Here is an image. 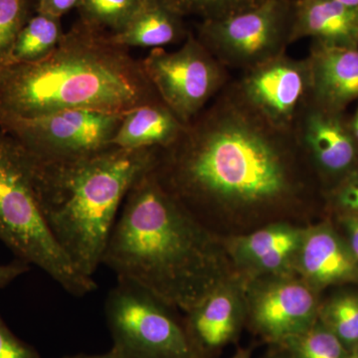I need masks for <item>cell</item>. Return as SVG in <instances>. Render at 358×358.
Returning a JSON list of instances; mask_svg holds the SVG:
<instances>
[{
    "label": "cell",
    "mask_w": 358,
    "mask_h": 358,
    "mask_svg": "<svg viewBox=\"0 0 358 358\" xmlns=\"http://www.w3.org/2000/svg\"><path fill=\"white\" fill-rule=\"evenodd\" d=\"M160 185L207 226L216 219L267 217L301 210L312 200L315 173L294 129L252 109L233 80L152 169Z\"/></svg>",
    "instance_id": "obj_1"
},
{
    "label": "cell",
    "mask_w": 358,
    "mask_h": 358,
    "mask_svg": "<svg viewBox=\"0 0 358 358\" xmlns=\"http://www.w3.org/2000/svg\"><path fill=\"white\" fill-rule=\"evenodd\" d=\"M102 265L185 313L240 275L222 242L160 185L152 169L129 188Z\"/></svg>",
    "instance_id": "obj_2"
},
{
    "label": "cell",
    "mask_w": 358,
    "mask_h": 358,
    "mask_svg": "<svg viewBox=\"0 0 358 358\" xmlns=\"http://www.w3.org/2000/svg\"><path fill=\"white\" fill-rule=\"evenodd\" d=\"M159 101L141 60L80 20L46 57L0 68V127L65 110L126 114Z\"/></svg>",
    "instance_id": "obj_3"
},
{
    "label": "cell",
    "mask_w": 358,
    "mask_h": 358,
    "mask_svg": "<svg viewBox=\"0 0 358 358\" xmlns=\"http://www.w3.org/2000/svg\"><path fill=\"white\" fill-rule=\"evenodd\" d=\"M154 150L110 147L71 159L29 155L47 226L78 272L93 278L129 188L152 169Z\"/></svg>",
    "instance_id": "obj_4"
},
{
    "label": "cell",
    "mask_w": 358,
    "mask_h": 358,
    "mask_svg": "<svg viewBox=\"0 0 358 358\" xmlns=\"http://www.w3.org/2000/svg\"><path fill=\"white\" fill-rule=\"evenodd\" d=\"M0 241L18 260L36 266L67 293L84 296L96 289L78 272L47 226L33 185L31 160L0 129Z\"/></svg>",
    "instance_id": "obj_5"
},
{
    "label": "cell",
    "mask_w": 358,
    "mask_h": 358,
    "mask_svg": "<svg viewBox=\"0 0 358 358\" xmlns=\"http://www.w3.org/2000/svg\"><path fill=\"white\" fill-rule=\"evenodd\" d=\"M176 308L117 278L106 299L113 348L121 358H200Z\"/></svg>",
    "instance_id": "obj_6"
},
{
    "label": "cell",
    "mask_w": 358,
    "mask_h": 358,
    "mask_svg": "<svg viewBox=\"0 0 358 358\" xmlns=\"http://www.w3.org/2000/svg\"><path fill=\"white\" fill-rule=\"evenodd\" d=\"M293 14L294 0H265L230 17L201 20L194 34L224 67L244 72L287 53Z\"/></svg>",
    "instance_id": "obj_7"
},
{
    "label": "cell",
    "mask_w": 358,
    "mask_h": 358,
    "mask_svg": "<svg viewBox=\"0 0 358 358\" xmlns=\"http://www.w3.org/2000/svg\"><path fill=\"white\" fill-rule=\"evenodd\" d=\"M141 64L162 102L183 124H189L231 81L229 70L190 30L178 50L152 49Z\"/></svg>",
    "instance_id": "obj_8"
},
{
    "label": "cell",
    "mask_w": 358,
    "mask_h": 358,
    "mask_svg": "<svg viewBox=\"0 0 358 358\" xmlns=\"http://www.w3.org/2000/svg\"><path fill=\"white\" fill-rule=\"evenodd\" d=\"M124 114L93 110H65L8 122L0 129L10 134L37 159H71L113 147Z\"/></svg>",
    "instance_id": "obj_9"
},
{
    "label": "cell",
    "mask_w": 358,
    "mask_h": 358,
    "mask_svg": "<svg viewBox=\"0 0 358 358\" xmlns=\"http://www.w3.org/2000/svg\"><path fill=\"white\" fill-rule=\"evenodd\" d=\"M317 293L294 275L246 279L250 329L270 345H279L307 331L319 317Z\"/></svg>",
    "instance_id": "obj_10"
},
{
    "label": "cell",
    "mask_w": 358,
    "mask_h": 358,
    "mask_svg": "<svg viewBox=\"0 0 358 358\" xmlns=\"http://www.w3.org/2000/svg\"><path fill=\"white\" fill-rule=\"evenodd\" d=\"M233 84L245 103L282 129H294L312 95L307 58L294 59L287 53L244 71Z\"/></svg>",
    "instance_id": "obj_11"
},
{
    "label": "cell",
    "mask_w": 358,
    "mask_h": 358,
    "mask_svg": "<svg viewBox=\"0 0 358 358\" xmlns=\"http://www.w3.org/2000/svg\"><path fill=\"white\" fill-rule=\"evenodd\" d=\"M301 150L317 178L338 185L358 166V143L343 113L308 103L294 127Z\"/></svg>",
    "instance_id": "obj_12"
},
{
    "label": "cell",
    "mask_w": 358,
    "mask_h": 358,
    "mask_svg": "<svg viewBox=\"0 0 358 358\" xmlns=\"http://www.w3.org/2000/svg\"><path fill=\"white\" fill-rule=\"evenodd\" d=\"M246 279L237 275L185 313L186 331L200 358H212L236 341L247 319Z\"/></svg>",
    "instance_id": "obj_13"
},
{
    "label": "cell",
    "mask_w": 358,
    "mask_h": 358,
    "mask_svg": "<svg viewBox=\"0 0 358 358\" xmlns=\"http://www.w3.org/2000/svg\"><path fill=\"white\" fill-rule=\"evenodd\" d=\"M303 230L287 223L271 224L234 238L226 248L246 279L294 275Z\"/></svg>",
    "instance_id": "obj_14"
},
{
    "label": "cell",
    "mask_w": 358,
    "mask_h": 358,
    "mask_svg": "<svg viewBox=\"0 0 358 358\" xmlns=\"http://www.w3.org/2000/svg\"><path fill=\"white\" fill-rule=\"evenodd\" d=\"M294 273L315 291L358 282V259L348 241L327 224L303 230Z\"/></svg>",
    "instance_id": "obj_15"
},
{
    "label": "cell",
    "mask_w": 358,
    "mask_h": 358,
    "mask_svg": "<svg viewBox=\"0 0 358 358\" xmlns=\"http://www.w3.org/2000/svg\"><path fill=\"white\" fill-rule=\"evenodd\" d=\"M306 58L312 78L310 103L343 113L358 100V47L327 46L313 41Z\"/></svg>",
    "instance_id": "obj_16"
},
{
    "label": "cell",
    "mask_w": 358,
    "mask_h": 358,
    "mask_svg": "<svg viewBox=\"0 0 358 358\" xmlns=\"http://www.w3.org/2000/svg\"><path fill=\"white\" fill-rule=\"evenodd\" d=\"M303 38L327 46L358 47V8L334 0H294L291 44Z\"/></svg>",
    "instance_id": "obj_17"
},
{
    "label": "cell",
    "mask_w": 358,
    "mask_h": 358,
    "mask_svg": "<svg viewBox=\"0 0 358 358\" xmlns=\"http://www.w3.org/2000/svg\"><path fill=\"white\" fill-rule=\"evenodd\" d=\"M185 124L162 101L129 110L112 140L122 150H160L178 140Z\"/></svg>",
    "instance_id": "obj_18"
},
{
    "label": "cell",
    "mask_w": 358,
    "mask_h": 358,
    "mask_svg": "<svg viewBox=\"0 0 358 358\" xmlns=\"http://www.w3.org/2000/svg\"><path fill=\"white\" fill-rule=\"evenodd\" d=\"M189 30L185 17L169 8L162 0L148 1L127 27L110 38L126 48H162L185 41Z\"/></svg>",
    "instance_id": "obj_19"
},
{
    "label": "cell",
    "mask_w": 358,
    "mask_h": 358,
    "mask_svg": "<svg viewBox=\"0 0 358 358\" xmlns=\"http://www.w3.org/2000/svg\"><path fill=\"white\" fill-rule=\"evenodd\" d=\"M64 33L61 18L35 13L18 34L0 68L41 60L55 49Z\"/></svg>",
    "instance_id": "obj_20"
},
{
    "label": "cell",
    "mask_w": 358,
    "mask_h": 358,
    "mask_svg": "<svg viewBox=\"0 0 358 358\" xmlns=\"http://www.w3.org/2000/svg\"><path fill=\"white\" fill-rule=\"evenodd\" d=\"M148 0H81L79 20L92 27L117 34L140 13Z\"/></svg>",
    "instance_id": "obj_21"
},
{
    "label": "cell",
    "mask_w": 358,
    "mask_h": 358,
    "mask_svg": "<svg viewBox=\"0 0 358 358\" xmlns=\"http://www.w3.org/2000/svg\"><path fill=\"white\" fill-rule=\"evenodd\" d=\"M317 320L352 350L358 348V294L343 292L320 306Z\"/></svg>",
    "instance_id": "obj_22"
},
{
    "label": "cell",
    "mask_w": 358,
    "mask_h": 358,
    "mask_svg": "<svg viewBox=\"0 0 358 358\" xmlns=\"http://www.w3.org/2000/svg\"><path fill=\"white\" fill-rule=\"evenodd\" d=\"M280 345L293 358H348L350 350L319 320L307 331L292 336Z\"/></svg>",
    "instance_id": "obj_23"
},
{
    "label": "cell",
    "mask_w": 358,
    "mask_h": 358,
    "mask_svg": "<svg viewBox=\"0 0 358 358\" xmlns=\"http://www.w3.org/2000/svg\"><path fill=\"white\" fill-rule=\"evenodd\" d=\"M179 15L199 16L201 20H222L244 13L265 0H162Z\"/></svg>",
    "instance_id": "obj_24"
},
{
    "label": "cell",
    "mask_w": 358,
    "mask_h": 358,
    "mask_svg": "<svg viewBox=\"0 0 358 358\" xmlns=\"http://www.w3.org/2000/svg\"><path fill=\"white\" fill-rule=\"evenodd\" d=\"M35 13L36 0H0V65Z\"/></svg>",
    "instance_id": "obj_25"
},
{
    "label": "cell",
    "mask_w": 358,
    "mask_h": 358,
    "mask_svg": "<svg viewBox=\"0 0 358 358\" xmlns=\"http://www.w3.org/2000/svg\"><path fill=\"white\" fill-rule=\"evenodd\" d=\"M334 204L350 216H358V166L334 185Z\"/></svg>",
    "instance_id": "obj_26"
},
{
    "label": "cell",
    "mask_w": 358,
    "mask_h": 358,
    "mask_svg": "<svg viewBox=\"0 0 358 358\" xmlns=\"http://www.w3.org/2000/svg\"><path fill=\"white\" fill-rule=\"evenodd\" d=\"M0 358H41L29 343L11 331L0 313Z\"/></svg>",
    "instance_id": "obj_27"
},
{
    "label": "cell",
    "mask_w": 358,
    "mask_h": 358,
    "mask_svg": "<svg viewBox=\"0 0 358 358\" xmlns=\"http://www.w3.org/2000/svg\"><path fill=\"white\" fill-rule=\"evenodd\" d=\"M81 0H36V13L62 18L72 9H77Z\"/></svg>",
    "instance_id": "obj_28"
},
{
    "label": "cell",
    "mask_w": 358,
    "mask_h": 358,
    "mask_svg": "<svg viewBox=\"0 0 358 358\" xmlns=\"http://www.w3.org/2000/svg\"><path fill=\"white\" fill-rule=\"evenodd\" d=\"M30 270L29 264L16 259L14 262L0 265V289L6 288L11 284L14 280L25 274Z\"/></svg>",
    "instance_id": "obj_29"
},
{
    "label": "cell",
    "mask_w": 358,
    "mask_h": 358,
    "mask_svg": "<svg viewBox=\"0 0 358 358\" xmlns=\"http://www.w3.org/2000/svg\"><path fill=\"white\" fill-rule=\"evenodd\" d=\"M343 222H345L346 235H348L346 241L358 259V216L348 215Z\"/></svg>",
    "instance_id": "obj_30"
},
{
    "label": "cell",
    "mask_w": 358,
    "mask_h": 358,
    "mask_svg": "<svg viewBox=\"0 0 358 358\" xmlns=\"http://www.w3.org/2000/svg\"><path fill=\"white\" fill-rule=\"evenodd\" d=\"M272 350L265 355L264 358H293L291 353L280 345H272Z\"/></svg>",
    "instance_id": "obj_31"
},
{
    "label": "cell",
    "mask_w": 358,
    "mask_h": 358,
    "mask_svg": "<svg viewBox=\"0 0 358 358\" xmlns=\"http://www.w3.org/2000/svg\"><path fill=\"white\" fill-rule=\"evenodd\" d=\"M60 358H121L117 352H115L114 348H110L109 352L100 353V355H69V357H64Z\"/></svg>",
    "instance_id": "obj_32"
},
{
    "label": "cell",
    "mask_w": 358,
    "mask_h": 358,
    "mask_svg": "<svg viewBox=\"0 0 358 358\" xmlns=\"http://www.w3.org/2000/svg\"><path fill=\"white\" fill-rule=\"evenodd\" d=\"M350 122L353 136H355V141H357V143H358V108L355 117H353L352 121Z\"/></svg>",
    "instance_id": "obj_33"
},
{
    "label": "cell",
    "mask_w": 358,
    "mask_h": 358,
    "mask_svg": "<svg viewBox=\"0 0 358 358\" xmlns=\"http://www.w3.org/2000/svg\"><path fill=\"white\" fill-rule=\"evenodd\" d=\"M231 358H251V350L249 348H239Z\"/></svg>",
    "instance_id": "obj_34"
},
{
    "label": "cell",
    "mask_w": 358,
    "mask_h": 358,
    "mask_svg": "<svg viewBox=\"0 0 358 358\" xmlns=\"http://www.w3.org/2000/svg\"><path fill=\"white\" fill-rule=\"evenodd\" d=\"M343 6L353 7V8H358V0H334Z\"/></svg>",
    "instance_id": "obj_35"
},
{
    "label": "cell",
    "mask_w": 358,
    "mask_h": 358,
    "mask_svg": "<svg viewBox=\"0 0 358 358\" xmlns=\"http://www.w3.org/2000/svg\"><path fill=\"white\" fill-rule=\"evenodd\" d=\"M348 358H358V348H353L350 350V357Z\"/></svg>",
    "instance_id": "obj_36"
},
{
    "label": "cell",
    "mask_w": 358,
    "mask_h": 358,
    "mask_svg": "<svg viewBox=\"0 0 358 358\" xmlns=\"http://www.w3.org/2000/svg\"><path fill=\"white\" fill-rule=\"evenodd\" d=\"M148 1H152V0H148Z\"/></svg>",
    "instance_id": "obj_37"
}]
</instances>
